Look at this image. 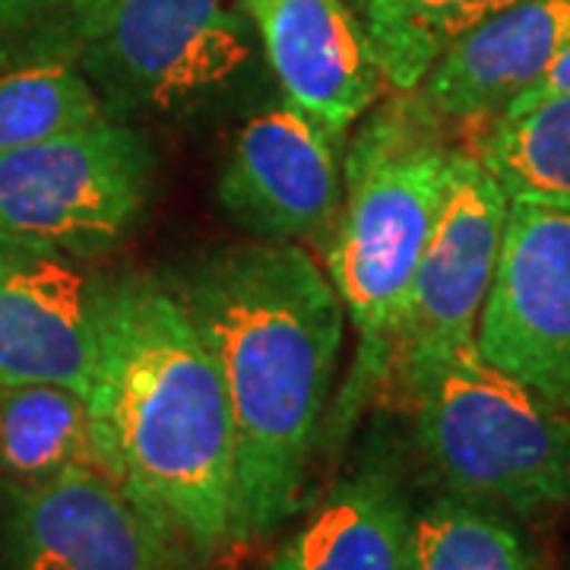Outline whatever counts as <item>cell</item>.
<instances>
[{
	"label": "cell",
	"mask_w": 570,
	"mask_h": 570,
	"mask_svg": "<svg viewBox=\"0 0 570 570\" xmlns=\"http://www.w3.org/2000/svg\"><path fill=\"white\" fill-rule=\"evenodd\" d=\"M223 377L235 425V549L285 527L305 491L346 311L326 269L285 242L206 254L168 285Z\"/></svg>",
	"instance_id": "cell-1"
},
{
	"label": "cell",
	"mask_w": 570,
	"mask_h": 570,
	"mask_svg": "<svg viewBox=\"0 0 570 570\" xmlns=\"http://www.w3.org/2000/svg\"><path fill=\"white\" fill-rule=\"evenodd\" d=\"M99 466L197 561L235 549V425L178 295L149 276L102 285L89 387Z\"/></svg>",
	"instance_id": "cell-2"
},
{
	"label": "cell",
	"mask_w": 570,
	"mask_h": 570,
	"mask_svg": "<svg viewBox=\"0 0 570 570\" xmlns=\"http://www.w3.org/2000/svg\"><path fill=\"white\" fill-rule=\"evenodd\" d=\"M448 121L419 96L396 92L367 111L343 163V209L324 269L358 336L336 428L390 377L409 288L444 200L453 159Z\"/></svg>",
	"instance_id": "cell-3"
},
{
	"label": "cell",
	"mask_w": 570,
	"mask_h": 570,
	"mask_svg": "<svg viewBox=\"0 0 570 570\" xmlns=\"http://www.w3.org/2000/svg\"><path fill=\"white\" fill-rule=\"evenodd\" d=\"M415 441L450 494L508 513L570 504V415L475 340L396 381Z\"/></svg>",
	"instance_id": "cell-4"
},
{
	"label": "cell",
	"mask_w": 570,
	"mask_h": 570,
	"mask_svg": "<svg viewBox=\"0 0 570 570\" xmlns=\"http://www.w3.org/2000/svg\"><path fill=\"white\" fill-rule=\"evenodd\" d=\"M242 0H89L77 63L118 121L209 102L254 58Z\"/></svg>",
	"instance_id": "cell-5"
},
{
	"label": "cell",
	"mask_w": 570,
	"mask_h": 570,
	"mask_svg": "<svg viewBox=\"0 0 570 570\" xmlns=\"http://www.w3.org/2000/svg\"><path fill=\"white\" fill-rule=\"evenodd\" d=\"M153 149L127 121L102 118L0 156V235L92 257L140 223Z\"/></svg>",
	"instance_id": "cell-6"
},
{
	"label": "cell",
	"mask_w": 570,
	"mask_h": 570,
	"mask_svg": "<svg viewBox=\"0 0 570 570\" xmlns=\"http://www.w3.org/2000/svg\"><path fill=\"white\" fill-rule=\"evenodd\" d=\"M194 561L99 466L3 485L0 570H190Z\"/></svg>",
	"instance_id": "cell-7"
},
{
	"label": "cell",
	"mask_w": 570,
	"mask_h": 570,
	"mask_svg": "<svg viewBox=\"0 0 570 570\" xmlns=\"http://www.w3.org/2000/svg\"><path fill=\"white\" fill-rule=\"evenodd\" d=\"M510 197L475 153L453 149L448 190L409 288L390 377H406L475 340L501 257Z\"/></svg>",
	"instance_id": "cell-8"
},
{
	"label": "cell",
	"mask_w": 570,
	"mask_h": 570,
	"mask_svg": "<svg viewBox=\"0 0 570 570\" xmlns=\"http://www.w3.org/2000/svg\"><path fill=\"white\" fill-rule=\"evenodd\" d=\"M475 346L570 412V209L510 200Z\"/></svg>",
	"instance_id": "cell-9"
},
{
	"label": "cell",
	"mask_w": 570,
	"mask_h": 570,
	"mask_svg": "<svg viewBox=\"0 0 570 570\" xmlns=\"http://www.w3.org/2000/svg\"><path fill=\"white\" fill-rule=\"evenodd\" d=\"M336 137L285 99L238 127L216 197L257 242H330L343 209Z\"/></svg>",
	"instance_id": "cell-10"
},
{
	"label": "cell",
	"mask_w": 570,
	"mask_h": 570,
	"mask_svg": "<svg viewBox=\"0 0 570 570\" xmlns=\"http://www.w3.org/2000/svg\"><path fill=\"white\" fill-rule=\"evenodd\" d=\"M102 285L73 254L0 235V387L61 384L89 396Z\"/></svg>",
	"instance_id": "cell-11"
},
{
	"label": "cell",
	"mask_w": 570,
	"mask_h": 570,
	"mask_svg": "<svg viewBox=\"0 0 570 570\" xmlns=\"http://www.w3.org/2000/svg\"><path fill=\"white\" fill-rule=\"evenodd\" d=\"M285 99L343 140L384 96L371 41L348 0H242Z\"/></svg>",
	"instance_id": "cell-12"
},
{
	"label": "cell",
	"mask_w": 570,
	"mask_h": 570,
	"mask_svg": "<svg viewBox=\"0 0 570 570\" xmlns=\"http://www.w3.org/2000/svg\"><path fill=\"white\" fill-rule=\"evenodd\" d=\"M570 48V0H517L475 26L415 89L444 121H498Z\"/></svg>",
	"instance_id": "cell-13"
},
{
	"label": "cell",
	"mask_w": 570,
	"mask_h": 570,
	"mask_svg": "<svg viewBox=\"0 0 570 570\" xmlns=\"http://www.w3.org/2000/svg\"><path fill=\"white\" fill-rule=\"evenodd\" d=\"M412 508L387 466H362L321 501L266 570H406Z\"/></svg>",
	"instance_id": "cell-14"
},
{
	"label": "cell",
	"mask_w": 570,
	"mask_h": 570,
	"mask_svg": "<svg viewBox=\"0 0 570 570\" xmlns=\"http://www.w3.org/2000/svg\"><path fill=\"white\" fill-rule=\"evenodd\" d=\"M77 466H99L86 396L61 384H3L0 475L39 482Z\"/></svg>",
	"instance_id": "cell-15"
},
{
	"label": "cell",
	"mask_w": 570,
	"mask_h": 570,
	"mask_svg": "<svg viewBox=\"0 0 570 570\" xmlns=\"http://www.w3.org/2000/svg\"><path fill=\"white\" fill-rule=\"evenodd\" d=\"M517 0H355L374 61L396 92H415L450 45Z\"/></svg>",
	"instance_id": "cell-16"
},
{
	"label": "cell",
	"mask_w": 570,
	"mask_h": 570,
	"mask_svg": "<svg viewBox=\"0 0 570 570\" xmlns=\"http://www.w3.org/2000/svg\"><path fill=\"white\" fill-rule=\"evenodd\" d=\"M406 570H542V564L508 517L444 494L412 510Z\"/></svg>",
	"instance_id": "cell-17"
},
{
	"label": "cell",
	"mask_w": 570,
	"mask_h": 570,
	"mask_svg": "<svg viewBox=\"0 0 570 570\" xmlns=\"http://www.w3.org/2000/svg\"><path fill=\"white\" fill-rule=\"evenodd\" d=\"M475 156L510 200L570 209V92L489 124Z\"/></svg>",
	"instance_id": "cell-18"
},
{
	"label": "cell",
	"mask_w": 570,
	"mask_h": 570,
	"mask_svg": "<svg viewBox=\"0 0 570 570\" xmlns=\"http://www.w3.org/2000/svg\"><path fill=\"white\" fill-rule=\"evenodd\" d=\"M108 118L77 58L48 55L0 70V156Z\"/></svg>",
	"instance_id": "cell-19"
},
{
	"label": "cell",
	"mask_w": 570,
	"mask_h": 570,
	"mask_svg": "<svg viewBox=\"0 0 570 570\" xmlns=\"http://www.w3.org/2000/svg\"><path fill=\"white\" fill-rule=\"evenodd\" d=\"M89 0H0V70L10 63L70 55Z\"/></svg>",
	"instance_id": "cell-20"
},
{
	"label": "cell",
	"mask_w": 570,
	"mask_h": 570,
	"mask_svg": "<svg viewBox=\"0 0 570 570\" xmlns=\"http://www.w3.org/2000/svg\"><path fill=\"white\" fill-rule=\"evenodd\" d=\"M570 92V48H564L551 67L539 77V80L527 86L513 102L504 108V115L501 118H513V115H523V111H530L535 105L549 102V99H558V96H568Z\"/></svg>",
	"instance_id": "cell-21"
}]
</instances>
